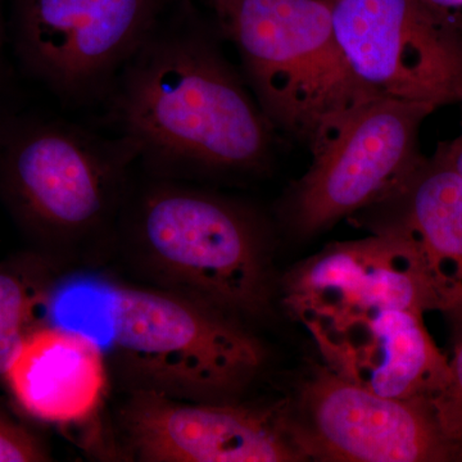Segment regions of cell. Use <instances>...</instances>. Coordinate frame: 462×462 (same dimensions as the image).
Listing matches in <instances>:
<instances>
[{"label":"cell","instance_id":"obj_1","mask_svg":"<svg viewBox=\"0 0 462 462\" xmlns=\"http://www.w3.org/2000/svg\"><path fill=\"white\" fill-rule=\"evenodd\" d=\"M211 29L178 0L106 99L115 134L153 178L258 172L273 125Z\"/></svg>","mask_w":462,"mask_h":462},{"label":"cell","instance_id":"obj_2","mask_svg":"<svg viewBox=\"0 0 462 462\" xmlns=\"http://www.w3.org/2000/svg\"><path fill=\"white\" fill-rule=\"evenodd\" d=\"M151 179L127 196L118 223L163 289L233 318L266 314L269 263L254 212L179 180Z\"/></svg>","mask_w":462,"mask_h":462},{"label":"cell","instance_id":"obj_3","mask_svg":"<svg viewBox=\"0 0 462 462\" xmlns=\"http://www.w3.org/2000/svg\"><path fill=\"white\" fill-rule=\"evenodd\" d=\"M138 162L130 139L51 116L0 112V194L23 226L75 245L120 221Z\"/></svg>","mask_w":462,"mask_h":462},{"label":"cell","instance_id":"obj_4","mask_svg":"<svg viewBox=\"0 0 462 462\" xmlns=\"http://www.w3.org/2000/svg\"><path fill=\"white\" fill-rule=\"evenodd\" d=\"M273 129L310 142L367 96L340 53L325 0H207Z\"/></svg>","mask_w":462,"mask_h":462},{"label":"cell","instance_id":"obj_5","mask_svg":"<svg viewBox=\"0 0 462 462\" xmlns=\"http://www.w3.org/2000/svg\"><path fill=\"white\" fill-rule=\"evenodd\" d=\"M105 293L109 345L138 388L221 402L263 366V345L214 307L167 289L116 285Z\"/></svg>","mask_w":462,"mask_h":462},{"label":"cell","instance_id":"obj_6","mask_svg":"<svg viewBox=\"0 0 462 462\" xmlns=\"http://www.w3.org/2000/svg\"><path fill=\"white\" fill-rule=\"evenodd\" d=\"M176 2L11 0V51L26 75L65 105L105 103Z\"/></svg>","mask_w":462,"mask_h":462},{"label":"cell","instance_id":"obj_7","mask_svg":"<svg viewBox=\"0 0 462 462\" xmlns=\"http://www.w3.org/2000/svg\"><path fill=\"white\" fill-rule=\"evenodd\" d=\"M436 107L372 97L330 120L310 142L312 162L298 181L289 215L312 236L346 215L378 205L421 162L419 132Z\"/></svg>","mask_w":462,"mask_h":462},{"label":"cell","instance_id":"obj_8","mask_svg":"<svg viewBox=\"0 0 462 462\" xmlns=\"http://www.w3.org/2000/svg\"><path fill=\"white\" fill-rule=\"evenodd\" d=\"M349 74L370 97L462 99V42L419 0H325Z\"/></svg>","mask_w":462,"mask_h":462},{"label":"cell","instance_id":"obj_9","mask_svg":"<svg viewBox=\"0 0 462 462\" xmlns=\"http://www.w3.org/2000/svg\"><path fill=\"white\" fill-rule=\"evenodd\" d=\"M300 452L325 461L443 462L461 460L428 400L380 396L329 367L302 383L294 416L282 415Z\"/></svg>","mask_w":462,"mask_h":462},{"label":"cell","instance_id":"obj_10","mask_svg":"<svg viewBox=\"0 0 462 462\" xmlns=\"http://www.w3.org/2000/svg\"><path fill=\"white\" fill-rule=\"evenodd\" d=\"M134 457L148 462H284L303 457L281 413L136 388L123 409Z\"/></svg>","mask_w":462,"mask_h":462},{"label":"cell","instance_id":"obj_11","mask_svg":"<svg viewBox=\"0 0 462 462\" xmlns=\"http://www.w3.org/2000/svg\"><path fill=\"white\" fill-rule=\"evenodd\" d=\"M424 312L388 307L315 337L328 367L380 396L433 400L448 378V358L431 340Z\"/></svg>","mask_w":462,"mask_h":462},{"label":"cell","instance_id":"obj_12","mask_svg":"<svg viewBox=\"0 0 462 462\" xmlns=\"http://www.w3.org/2000/svg\"><path fill=\"white\" fill-rule=\"evenodd\" d=\"M5 376L27 413L54 424L90 419L98 411L108 384L99 340L87 331L60 325L30 331Z\"/></svg>","mask_w":462,"mask_h":462},{"label":"cell","instance_id":"obj_13","mask_svg":"<svg viewBox=\"0 0 462 462\" xmlns=\"http://www.w3.org/2000/svg\"><path fill=\"white\" fill-rule=\"evenodd\" d=\"M380 203L392 207L391 218L380 227L410 240L437 309L448 314L462 306V178L442 144Z\"/></svg>","mask_w":462,"mask_h":462},{"label":"cell","instance_id":"obj_14","mask_svg":"<svg viewBox=\"0 0 462 462\" xmlns=\"http://www.w3.org/2000/svg\"><path fill=\"white\" fill-rule=\"evenodd\" d=\"M35 300L25 282L16 273L0 269V375H5L9 361L30 333Z\"/></svg>","mask_w":462,"mask_h":462},{"label":"cell","instance_id":"obj_15","mask_svg":"<svg viewBox=\"0 0 462 462\" xmlns=\"http://www.w3.org/2000/svg\"><path fill=\"white\" fill-rule=\"evenodd\" d=\"M448 314L455 322L454 356L448 360V379L430 403L440 430L462 460V306Z\"/></svg>","mask_w":462,"mask_h":462},{"label":"cell","instance_id":"obj_16","mask_svg":"<svg viewBox=\"0 0 462 462\" xmlns=\"http://www.w3.org/2000/svg\"><path fill=\"white\" fill-rule=\"evenodd\" d=\"M45 460H48V455L29 431L0 419V462Z\"/></svg>","mask_w":462,"mask_h":462},{"label":"cell","instance_id":"obj_17","mask_svg":"<svg viewBox=\"0 0 462 462\" xmlns=\"http://www.w3.org/2000/svg\"><path fill=\"white\" fill-rule=\"evenodd\" d=\"M11 44H9L8 16L5 0H0V112L9 107V91H11L14 69L11 66Z\"/></svg>","mask_w":462,"mask_h":462},{"label":"cell","instance_id":"obj_18","mask_svg":"<svg viewBox=\"0 0 462 462\" xmlns=\"http://www.w3.org/2000/svg\"><path fill=\"white\" fill-rule=\"evenodd\" d=\"M419 2L462 42V0H419Z\"/></svg>","mask_w":462,"mask_h":462},{"label":"cell","instance_id":"obj_19","mask_svg":"<svg viewBox=\"0 0 462 462\" xmlns=\"http://www.w3.org/2000/svg\"><path fill=\"white\" fill-rule=\"evenodd\" d=\"M461 105V130L457 138L451 142L440 143L443 149H445L447 158H448L451 165L455 167L456 171L460 173L462 178V99Z\"/></svg>","mask_w":462,"mask_h":462}]
</instances>
